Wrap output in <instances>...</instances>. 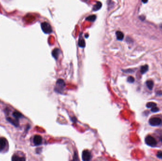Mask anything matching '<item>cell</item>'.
I'll return each instance as SVG.
<instances>
[{
	"instance_id": "obj_13",
	"label": "cell",
	"mask_w": 162,
	"mask_h": 161,
	"mask_svg": "<svg viewBox=\"0 0 162 161\" xmlns=\"http://www.w3.org/2000/svg\"><path fill=\"white\" fill-rule=\"evenodd\" d=\"M148 70V66L147 65L141 66L140 68V72L141 74H143L146 72V71Z\"/></svg>"
},
{
	"instance_id": "obj_14",
	"label": "cell",
	"mask_w": 162,
	"mask_h": 161,
	"mask_svg": "<svg viewBox=\"0 0 162 161\" xmlns=\"http://www.w3.org/2000/svg\"><path fill=\"white\" fill-rule=\"evenodd\" d=\"M156 104L154 102H149L146 104V107L148 108H152L154 107H156Z\"/></svg>"
},
{
	"instance_id": "obj_3",
	"label": "cell",
	"mask_w": 162,
	"mask_h": 161,
	"mask_svg": "<svg viewBox=\"0 0 162 161\" xmlns=\"http://www.w3.org/2000/svg\"><path fill=\"white\" fill-rule=\"evenodd\" d=\"M41 29L43 30V31L46 34H49L51 33L52 32V29L49 23L45 22L43 23H42L41 24Z\"/></svg>"
},
{
	"instance_id": "obj_19",
	"label": "cell",
	"mask_w": 162,
	"mask_h": 161,
	"mask_svg": "<svg viewBox=\"0 0 162 161\" xmlns=\"http://www.w3.org/2000/svg\"><path fill=\"white\" fill-rule=\"evenodd\" d=\"M159 108H158L156 106V107H154L152 108H151V111L153 113H156V112H157L158 111H159Z\"/></svg>"
},
{
	"instance_id": "obj_10",
	"label": "cell",
	"mask_w": 162,
	"mask_h": 161,
	"mask_svg": "<svg viewBox=\"0 0 162 161\" xmlns=\"http://www.w3.org/2000/svg\"><path fill=\"white\" fill-rule=\"evenodd\" d=\"M102 7V3L100 1H97L93 7V10L94 12L99 10Z\"/></svg>"
},
{
	"instance_id": "obj_18",
	"label": "cell",
	"mask_w": 162,
	"mask_h": 161,
	"mask_svg": "<svg viewBox=\"0 0 162 161\" xmlns=\"http://www.w3.org/2000/svg\"><path fill=\"white\" fill-rule=\"evenodd\" d=\"M128 81L129 83H133L135 81V79L133 77H132V76H130L128 78Z\"/></svg>"
},
{
	"instance_id": "obj_9",
	"label": "cell",
	"mask_w": 162,
	"mask_h": 161,
	"mask_svg": "<svg viewBox=\"0 0 162 161\" xmlns=\"http://www.w3.org/2000/svg\"><path fill=\"white\" fill-rule=\"evenodd\" d=\"M61 53V51L59 49L56 48L54 49L52 51V55L54 57V58L56 59H57L58 56H59L60 54Z\"/></svg>"
},
{
	"instance_id": "obj_22",
	"label": "cell",
	"mask_w": 162,
	"mask_h": 161,
	"mask_svg": "<svg viewBox=\"0 0 162 161\" xmlns=\"http://www.w3.org/2000/svg\"><path fill=\"white\" fill-rule=\"evenodd\" d=\"M142 2H143V3H146V2H147V1H147V0H146V1H144V0H142Z\"/></svg>"
},
{
	"instance_id": "obj_6",
	"label": "cell",
	"mask_w": 162,
	"mask_h": 161,
	"mask_svg": "<svg viewBox=\"0 0 162 161\" xmlns=\"http://www.w3.org/2000/svg\"><path fill=\"white\" fill-rule=\"evenodd\" d=\"M8 141L4 138H0V152H2L7 145Z\"/></svg>"
},
{
	"instance_id": "obj_15",
	"label": "cell",
	"mask_w": 162,
	"mask_h": 161,
	"mask_svg": "<svg viewBox=\"0 0 162 161\" xmlns=\"http://www.w3.org/2000/svg\"><path fill=\"white\" fill-rule=\"evenodd\" d=\"M96 18V16L95 15H90V16L87 17L86 19L88 21H89L93 22L95 20Z\"/></svg>"
},
{
	"instance_id": "obj_8",
	"label": "cell",
	"mask_w": 162,
	"mask_h": 161,
	"mask_svg": "<svg viewBox=\"0 0 162 161\" xmlns=\"http://www.w3.org/2000/svg\"><path fill=\"white\" fill-rule=\"evenodd\" d=\"M12 161H26V159L24 157H21L14 154L12 157Z\"/></svg>"
},
{
	"instance_id": "obj_12",
	"label": "cell",
	"mask_w": 162,
	"mask_h": 161,
	"mask_svg": "<svg viewBox=\"0 0 162 161\" xmlns=\"http://www.w3.org/2000/svg\"><path fill=\"white\" fill-rule=\"evenodd\" d=\"M146 85L147 87H148V88L149 90H152L153 88L154 84V82L152 80H149L147 81L146 82Z\"/></svg>"
},
{
	"instance_id": "obj_7",
	"label": "cell",
	"mask_w": 162,
	"mask_h": 161,
	"mask_svg": "<svg viewBox=\"0 0 162 161\" xmlns=\"http://www.w3.org/2000/svg\"><path fill=\"white\" fill-rule=\"evenodd\" d=\"M42 137L38 135H35L33 138V142L34 144L36 145H40L42 143Z\"/></svg>"
},
{
	"instance_id": "obj_20",
	"label": "cell",
	"mask_w": 162,
	"mask_h": 161,
	"mask_svg": "<svg viewBox=\"0 0 162 161\" xmlns=\"http://www.w3.org/2000/svg\"><path fill=\"white\" fill-rule=\"evenodd\" d=\"M157 157L159 158H162V151H159L157 154Z\"/></svg>"
},
{
	"instance_id": "obj_1",
	"label": "cell",
	"mask_w": 162,
	"mask_h": 161,
	"mask_svg": "<svg viewBox=\"0 0 162 161\" xmlns=\"http://www.w3.org/2000/svg\"><path fill=\"white\" fill-rule=\"evenodd\" d=\"M65 86V81L62 79L58 80L56 84V86L55 87V91L58 93L62 94L64 91V88Z\"/></svg>"
},
{
	"instance_id": "obj_11",
	"label": "cell",
	"mask_w": 162,
	"mask_h": 161,
	"mask_svg": "<svg viewBox=\"0 0 162 161\" xmlns=\"http://www.w3.org/2000/svg\"><path fill=\"white\" fill-rule=\"evenodd\" d=\"M116 36H117V38L118 40L121 41L124 38V35L122 32L119 31H117L116 33Z\"/></svg>"
},
{
	"instance_id": "obj_23",
	"label": "cell",
	"mask_w": 162,
	"mask_h": 161,
	"mask_svg": "<svg viewBox=\"0 0 162 161\" xmlns=\"http://www.w3.org/2000/svg\"><path fill=\"white\" fill-rule=\"evenodd\" d=\"M160 141H161L162 142V137H160Z\"/></svg>"
},
{
	"instance_id": "obj_2",
	"label": "cell",
	"mask_w": 162,
	"mask_h": 161,
	"mask_svg": "<svg viewBox=\"0 0 162 161\" xmlns=\"http://www.w3.org/2000/svg\"><path fill=\"white\" fill-rule=\"evenodd\" d=\"M145 140L146 144L152 147L155 146L157 144L156 139L154 137H153L150 135H148L147 136H146Z\"/></svg>"
},
{
	"instance_id": "obj_21",
	"label": "cell",
	"mask_w": 162,
	"mask_h": 161,
	"mask_svg": "<svg viewBox=\"0 0 162 161\" xmlns=\"http://www.w3.org/2000/svg\"><path fill=\"white\" fill-rule=\"evenodd\" d=\"M140 18H141V19H142V20H144V19H145V17L144 16L142 15V16L140 17Z\"/></svg>"
},
{
	"instance_id": "obj_16",
	"label": "cell",
	"mask_w": 162,
	"mask_h": 161,
	"mask_svg": "<svg viewBox=\"0 0 162 161\" xmlns=\"http://www.w3.org/2000/svg\"><path fill=\"white\" fill-rule=\"evenodd\" d=\"M78 45L81 47H84L85 46V43L83 39H80L78 42Z\"/></svg>"
},
{
	"instance_id": "obj_4",
	"label": "cell",
	"mask_w": 162,
	"mask_h": 161,
	"mask_svg": "<svg viewBox=\"0 0 162 161\" xmlns=\"http://www.w3.org/2000/svg\"><path fill=\"white\" fill-rule=\"evenodd\" d=\"M162 120L158 117L151 118L149 120L150 125L152 126H157L160 125L162 123Z\"/></svg>"
},
{
	"instance_id": "obj_17",
	"label": "cell",
	"mask_w": 162,
	"mask_h": 161,
	"mask_svg": "<svg viewBox=\"0 0 162 161\" xmlns=\"http://www.w3.org/2000/svg\"><path fill=\"white\" fill-rule=\"evenodd\" d=\"M13 116L16 119H19L22 117V114L18 112L15 111L13 113Z\"/></svg>"
},
{
	"instance_id": "obj_5",
	"label": "cell",
	"mask_w": 162,
	"mask_h": 161,
	"mask_svg": "<svg viewBox=\"0 0 162 161\" xmlns=\"http://www.w3.org/2000/svg\"><path fill=\"white\" fill-rule=\"evenodd\" d=\"M92 155L90 152L88 150H84L82 153V159L83 161H90Z\"/></svg>"
}]
</instances>
